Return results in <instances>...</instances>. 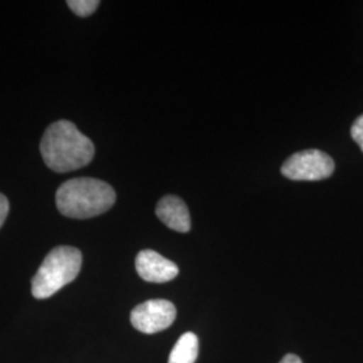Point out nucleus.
I'll use <instances>...</instances> for the list:
<instances>
[{
    "label": "nucleus",
    "instance_id": "f257e3e1",
    "mask_svg": "<svg viewBox=\"0 0 363 363\" xmlns=\"http://www.w3.org/2000/svg\"><path fill=\"white\" fill-rule=\"evenodd\" d=\"M40 154L49 169L70 172L88 166L94 156V144L67 120L52 123L40 140Z\"/></svg>",
    "mask_w": 363,
    "mask_h": 363
},
{
    "label": "nucleus",
    "instance_id": "39448f33",
    "mask_svg": "<svg viewBox=\"0 0 363 363\" xmlns=\"http://www.w3.org/2000/svg\"><path fill=\"white\" fill-rule=\"evenodd\" d=\"M175 318V306L164 298L147 300L130 312V323L143 334H156L167 330Z\"/></svg>",
    "mask_w": 363,
    "mask_h": 363
},
{
    "label": "nucleus",
    "instance_id": "9b49d317",
    "mask_svg": "<svg viewBox=\"0 0 363 363\" xmlns=\"http://www.w3.org/2000/svg\"><path fill=\"white\" fill-rule=\"evenodd\" d=\"M9 211H10V203H9V199L6 198V195L0 193V228L3 226L4 220L9 216Z\"/></svg>",
    "mask_w": 363,
    "mask_h": 363
},
{
    "label": "nucleus",
    "instance_id": "1a4fd4ad",
    "mask_svg": "<svg viewBox=\"0 0 363 363\" xmlns=\"http://www.w3.org/2000/svg\"><path fill=\"white\" fill-rule=\"evenodd\" d=\"M69 9L78 16H89L100 6L99 0H69L66 1Z\"/></svg>",
    "mask_w": 363,
    "mask_h": 363
},
{
    "label": "nucleus",
    "instance_id": "7ed1b4c3",
    "mask_svg": "<svg viewBox=\"0 0 363 363\" xmlns=\"http://www.w3.org/2000/svg\"><path fill=\"white\" fill-rule=\"evenodd\" d=\"M81 265L82 255L77 247H54L43 259L33 279V296L35 298H52L60 289L76 280Z\"/></svg>",
    "mask_w": 363,
    "mask_h": 363
},
{
    "label": "nucleus",
    "instance_id": "f8f14e48",
    "mask_svg": "<svg viewBox=\"0 0 363 363\" xmlns=\"http://www.w3.org/2000/svg\"><path fill=\"white\" fill-rule=\"evenodd\" d=\"M280 363H303L298 355L295 354H286V357L280 361Z\"/></svg>",
    "mask_w": 363,
    "mask_h": 363
},
{
    "label": "nucleus",
    "instance_id": "20e7f679",
    "mask_svg": "<svg viewBox=\"0 0 363 363\" xmlns=\"http://www.w3.org/2000/svg\"><path fill=\"white\" fill-rule=\"evenodd\" d=\"M335 163L320 150H304L289 156L281 166V174L298 182L323 181L333 175Z\"/></svg>",
    "mask_w": 363,
    "mask_h": 363
},
{
    "label": "nucleus",
    "instance_id": "f03ea898",
    "mask_svg": "<svg viewBox=\"0 0 363 363\" xmlns=\"http://www.w3.org/2000/svg\"><path fill=\"white\" fill-rule=\"evenodd\" d=\"M116 202L111 184L96 178H74L60 186L55 203L60 213L69 218L86 220L104 214Z\"/></svg>",
    "mask_w": 363,
    "mask_h": 363
},
{
    "label": "nucleus",
    "instance_id": "6e6552de",
    "mask_svg": "<svg viewBox=\"0 0 363 363\" xmlns=\"http://www.w3.org/2000/svg\"><path fill=\"white\" fill-rule=\"evenodd\" d=\"M198 358V337L193 333L183 334L169 354V363H195Z\"/></svg>",
    "mask_w": 363,
    "mask_h": 363
},
{
    "label": "nucleus",
    "instance_id": "9d476101",
    "mask_svg": "<svg viewBox=\"0 0 363 363\" xmlns=\"http://www.w3.org/2000/svg\"><path fill=\"white\" fill-rule=\"evenodd\" d=\"M351 138L359 145L363 152V115L358 117L351 127Z\"/></svg>",
    "mask_w": 363,
    "mask_h": 363
},
{
    "label": "nucleus",
    "instance_id": "0eeeda50",
    "mask_svg": "<svg viewBox=\"0 0 363 363\" xmlns=\"http://www.w3.org/2000/svg\"><path fill=\"white\" fill-rule=\"evenodd\" d=\"M156 216L167 228L178 233H187L191 229L189 208L177 195L163 196L157 202Z\"/></svg>",
    "mask_w": 363,
    "mask_h": 363
},
{
    "label": "nucleus",
    "instance_id": "423d86ee",
    "mask_svg": "<svg viewBox=\"0 0 363 363\" xmlns=\"http://www.w3.org/2000/svg\"><path fill=\"white\" fill-rule=\"evenodd\" d=\"M135 265L144 281L156 284L171 281L179 273V268L175 262L163 257L154 250H142L136 256Z\"/></svg>",
    "mask_w": 363,
    "mask_h": 363
}]
</instances>
